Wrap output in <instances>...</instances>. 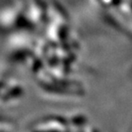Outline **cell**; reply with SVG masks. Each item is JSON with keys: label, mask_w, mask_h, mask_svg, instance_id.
<instances>
[{"label": "cell", "mask_w": 132, "mask_h": 132, "mask_svg": "<svg viewBox=\"0 0 132 132\" xmlns=\"http://www.w3.org/2000/svg\"><path fill=\"white\" fill-rule=\"evenodd\" d=\"M15 127V122L13 118L4 113L0 109V132H12Z\"/></svg>", "instance_id": "1"}]
</instances>
